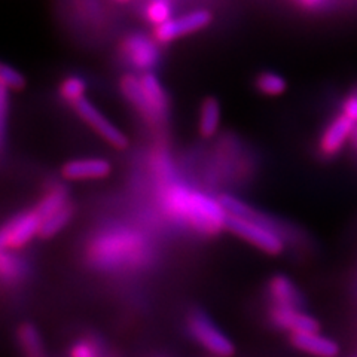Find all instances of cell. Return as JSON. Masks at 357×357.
Returning a JSON list of instances; mask_svg holds the SVG:
<instances>
[{
	"label": "cell",
	"mask_w": 357,
	"mask_h": 357,
	"mask_svg": "<svg viewBox=\"0 0 357 357\" xmlns=\"http://www.w3.org/2000/svg\"><path fill=\"white\" fill-rule=\"evenodd\" d=\"M164 203L169 213L174 218L191 223L197 231L216 234L227 228L228 213L220 201L206 194L192 191L182 185H173L165 192Z\"/></svg>",
	"instance_id": "1"
},
{
	"label": "cell",
	"mask_w": 357,
	"mask_h": 357,
	"mask_svg": "<svg viewBox=\"0 0 357 357\" xmlns=\"http://www.w3.org/2000/svg\"><path fill=\"white\" fill-rule=\"evenodd\" d=\"M227 228L236 234L237 237L253 244L255 248L268 253L280 255L284 249V243L277 232L265 227L259 219H243V218H228Z\"/></svg>",
	"instance_id": "2"
},
{
	"label": "cell",
	"mask_w": 357,
	"mask_h": 357,
	"mask_svg": "<svg viewBox=\"0 0 357 357\" xmlns=\"http://www.w3.org/2000/svg\"><path fill=\"white\" fill-rule=\"evenodd\" d=\"M192 337L203 347L218 357H231L236 351L232 341L203 312H194L188 321Z\"/></svg>",
	"instance_id": "3"
},
{
	"label": "cell",
	"mask_w": 357,
	"mask_h": 357,
	"mask_svg": "<svg viewBox=\"0 0 357 357\" xmlns=\"http://www.w3.org/2000/svg\"><path fill=\"white\" fill-rule=\"evenodd\" d=\"M42 219L36 210L26 211L10 219L2 229V248L3 250H15L24 248L27 243L40 234Z\"/></svg>",
	"instance_id": "4"
},
{
	"label": "cell",
	"mask_w": 357,
	"mask_h": 357,
	"mask_svg": "<svg viewBox=\"0 0 357 357\" xmlns=\"http://www.w3.org/2000/svg\"><path fill=\"white\" fill-rule=\"evenodd\" d=\"M211 22V14L206 9H198L178 18H172L164 24L155 27L153 38L160 43H169L177 38H182L189 33L198 31L207 27Z\"/></svg>",
	"instance_id": "5"
},
{
	"label": "cell",
	"mask_w": 357,
	"mask_h": 357,
	"mask_svg": "<svg viewBox=\"0 0 357 357\" xmlns=\"http://www.w3.org/2000/svg\"><path fill=\"white\" fill-rule=\"evenodd\" d=\"M75 110L89 127L97 131L112 146L116 149H126L128 146V139L126 134L112 124L105 115L100 114V110L89 103L88 100L82 98L81 102L75 103Z\"/></svg>",
	"instance_id": "6"
},
{
	"label": "cell",
	"mask_w": 357,
	"mask_h": 357,
	"mask_svg": "<svg viewBox=\"0 0 357 357\" xmlns=\"http://www.w3.org/2000/svg\"><path fill=\"white\" fill-rule=\"evenodd\" d=\"M271 319L275 326L287 329L292 333L320 332V325L317 319L305 314V312L299 311V308L295 307L274 305L271 308Z\"/></svg>",
	"instance_id": "7"
},
{
	"label": "cell",
	"mask_w": 357,
	"mask_h": 357,
	"mask_svg": "<svg viewBox=\"0 0 357 357\" xmlns=\"http://www.w3.org/2000/svg\"><path fill=\"white\" fill-rule=\"evenodd\" d=\"M356 124L345 115L335 118L323 131L320 137V152L325 156H335L342 151L349 139H351Z\"/></svg>",
	"instance_id": "8"
},
{
	"label": "cell",
	"mask_w": 357,
	"mask_h": 357,
	"mask_svg": "<svg viewBox=\"0 0 357 357\" xmlns=\"http://www.w3.org/2000/svg\"><path fill=\"white\" fill-rule=\"evenodd\" d=\"M122 51L139 70H151L158 63V50H156L153 40L140 35L127 38L122 43Z\"/></svg>",
	"instance_id": "9"
},
{
	"label": "cell",
	"mask_w": 357,
	"mask_h": 357,
	"mask_svg": "<svg viewBox=\"0 0 357 357\" xmlns=\"http://www.w3.org/2000/svg\"><path fill=\"white\" fill-rule=\"evenodd\" d=\"M112 165L102 158H84L73 160L63 165V176L69 181H93L103 178L110 174Z\"/></svg>",
	"instance_id": "10"
},
{
	"label": "cell",
	"mask_w": 357,
	"mask_h": 357,
	"mask_svg": "<svg viewBox=\"0 0 357 357\" xmlns=\"http://www.w3.org/2000/svg\"><path fill=\"white\" fill-rule=\"evenodd\" d=\"M290 341L295 349L316 357H337L340 354V345L319 332L292 333Z\"/></svg>",
	"instance_id": "11"
},
{
	"label": "cell",
	"mask_w": 357,
	"mask_h": 357,
	"mask_svg": "<svg viewBox=\"0 0 357 357\" xmlns=\"http://www.w3.org/2000/svg\"><path fill=\"white\" fill-rule=\"evenodd\" d=\"M270 295H271V299L274 301V305L299 308L301 303H303L299 290L284 275H275L271 278Z\"/></svg>",
	"instance_id": "12"
},
{
	"label": "cell",
	"mask_w": 357,
	"mask_h": 357,
	"mask_svg": "<svg viewBox=\"0 0 357 357\" xmlns=\"http://www.w3.org/2000/svg\"><path fill=\"white\" fill-rule=\"evenodd\" d=\"M140 81H142L143 91L146 94L148 102L153 110L155 121L162 119L167 112V97L160 84V79L153 73L148 72L140 77Z\"/></svg>",
	"instance_id": "13"
},
{
	"label": "cell",
	"mask_w": 357,
	"mask_h": 357,
	"mask_svg": "<svg viewBox=\"0 0 357 357\" xmlns=\"http://www.w3.org/2000/svg\"><path fill=\"white\" fill-rule=\"evenodd\" d=\"M121 89H122V93L126 94V97L130 100V102L136 106L144 116H146L148 119L155 121L153 110L148 102L146 94H144V91H143L140 77H136L132 75L124 76L121 81Z\"/></svg>",
	"instance_id": "14"
},
{
	"label": "cell",
	"mask_w": 357,
	"mask_h": 357,
	"mask_svg": "<svg viewBox=\"0 0 357 357\" xmlns=\"http://www.w3.org/2000/svg\"><path fill=\"white\" fill-rule=\"evenodd\" d=\"M219 124H220V106L216 98L208 97L204 100L199 109V119H198L199 134L206 139L213 137L218 132Z\"/></svg>",
	"instance_id": "15"
},
{
	"label": "cell",
	"mask_w": 357,
	"mask_h": 357,
	"mask_svg": "<svg viewBox=\"0 0 357 357\" xmlns=\"http://www.w3.org/2000/svg\"><path fill=\"white\" fill-rule=\"evenodd\" d=\"M67 204V192L63 188H54L50 192L43 195V198L39 201L36 206V213L40 216V219H47L48 216L57 213L59 210L66 207Z\"/></svg>",
	"instance_id": "16"
},
{
	"label": "cell",
	"mask_w": 357,
	"mask_h": 357,
	"mask_svg": "<svg viewBox=\"0 0 357 357\" xmlns=\"http://www.w3.org/2000/svg\"><path fill=\"white\" fill-rule=\"evenodd\" d=\"M72 213H73L72 206L67 204L66 207L59 210L57 213H54V215L48 216L47 219H43L39 236L43 238H50V237L55 236V234L60 232L67 225V223H69Z\"/></svg>",
	"instance_id": "17"
},
{
	"label": "cell",
	"mask_w": 357,
	"mask_h": 357,
	"mask_svg": "<svg viewBox=\"0 0 357 357\" xmlns=\"http://www.w3.org/2000/svg\"><path fill=\"white\" fill-rule=\"evenodd\" d=\"M18 338L29 357H43L42 341L38 333V329L35 326L22 325L18 331Z\"/></svg>",
	"instance_id": "18"
},
{
	"label": "cell",
	"mask_w": 357,
	"mask_h": 357,
	"mask_svg": "<svg viewBox=\"0 0 357 357\" xmlns=\"http://www.w3.org/2000/svg\"><path fill=\"white\" fill-rule=\"evenodd\" d=\"M256 88L265 96H280L286 91L287 84L280 75L273 72H264L258 77H256Z\"/></svg>",
	"instance_id": "19"
},
{
	"label": "cell",
	"mask_w": 357,
	"mask_h": 357,
	"mask_svg": "<svg viewBox=\"0 0 357 357\" xmlns=\"http://www.w3.org/2000/svg\"><path fill=\"white\" fill-rule=\"evenodd\" d=\"M85 91H86V84L79 76H69L61 82L60 85V94L61 97L69 103H77L81 102L82 98H85Z\"/></svg>",
	"instance_id": "20"
},
{
	"label": "cell",
	"mask_w": 357,
	"mask_h": 357,
	"mask_svg": "<svg viewBox=\"0 0 357 357\" xmlns=\"http://www.w3.org/2000/svg\"><path fill=\"white\" fill-rule=\"evenodd\" d=\"M146 18L155 27L172 20V6L169 0H151L146 8Z\"/></svg>",
	"instance_id": "21"
},
{
	"label": "cell",
	"mask_w": 357,
	"mask_h": 357,
	"mask_svg": "<svg viewBox=\"0 0 357 357\" xmlns=\"http://www.w3.org/2000/svg\"><path fill=\"white\" fill-rule=\"evenodd\" d=\"M0 81L8 91H21L26 86V77L22 76L13 66L2 64L0 67Z\"/></svg>",
	"instance_id": "22"
},
{
	"label": "cell",
	"mask_w": 357,
	"mask_h": 357,
	"mask_svg": "<svg viewBox=\"0 0 357 357\" xmlns=\"http://www.w3.org/2000/svg\"><path fill=\"white\" fill-rule=\"evenodd\" d=\"M342 115L347 116L357 126V93L350 94L342 103Z\"/></svg>",
	"instance_id": "23"
},
{
	"label": "cell",
	"mask_w": 357,
	"mask_h": 357,
	"mask_svg": "<svg viewBox=\"0 0 357 357\" xmlns=\"http://www.w3.org/2000/svg\"><path fill=\"white\" fill-rule=\"evenodd\" d=\"M70 357H97V349L91 342L82 341L72 349Z\"/></svg>",
	"instance_id": "24"
},
{
	"label": "cell",
	"mask_w": 357,
	"mask_h": 357,
	"mask_svg": "<svg viewBox=\"0 0 357 357\" xmlns=\"http://www.w3.org/2000/svg\"><path fill=\"white\" fill-rule=\"evenodd\" d=\"M321 2H323V0H301V3H303L305 8H316Z\"/></svg>",
	"instance_id": "25"
},
{
	"label": "cell",
	"mask_w": 357,
	"mask_h": 357,
	"mask_svg": "<svg viewBox=\"0 0 357 357\" xmlns=\"http://www.w3.org/2000/svg\"><path fill=\"white\" fill-rule=\"evenodd\" d=\"M118 2H128V0H118Z\"/></svg>",
	"instance_id": "26"
}]
</instances>
